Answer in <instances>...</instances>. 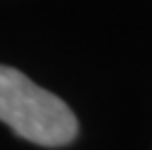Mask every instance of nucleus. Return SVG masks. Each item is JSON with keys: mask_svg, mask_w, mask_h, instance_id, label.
<instances>
[{"mask_svg": "<svg viewBox=\"0 0 152 150\" xmlns=\"http://www.w3.org/2000/svg\"><path fill=\"white\" fill-rule=\"evenodd\" d=\"M0 121L45 148L66 145L78 133V121L64 100L5 64H0Z\"/></svg>", "mask_w": 152, "mask_h": 150, "instance_id": "1", "label": "nucleus"}]
</instances>
